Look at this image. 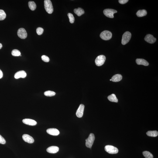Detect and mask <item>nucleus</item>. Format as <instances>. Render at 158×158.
Returning a JSON list of instances; mask_svg holds the SVG:
<instances>
[{
    "instance_id": "6",
    "label": "nucleus",
    "mask_w": 158,
    "mask_h": 158,
    "mask_svg": "<svg viewBox=\"0 0 158 158\" xmlns=\"http://www.w3.org/2000/svg\"><path fill=\"white\" fill-rule=\"evenodd\" d=\"M106 57L104 55H100L96 59L95 62L96 65L98 66H101L103 65L106 60Z\"/></svg>"
},
{
    "instance_id": "5",
    "label": "nucleus",
    "mask_w": 158,
    "mask_h": 158,
    "mask_svg": "<svg viewBox=\"0 0 158 158\" xmlns=\"http://www.w3.org/2000/svg\"><path fill=\"white\" fill-rule=\"evenodd\" d=\"M105 151L111 154H115L118 151V148L111 145H107L105 146Z\"/></svg>"
},
{
    "instance_id": "31",
    "label": "nucleus",
    "mask_w": 158,
    "mask_h": 158,
    "mask_svg": "<svg viewBox=\"0 0 158 158\" xmlns=\"http://www.w3.org/2000/svg\"><path fill=\"white\" fill-rule=\"evenodd\" d=\"M128 1V0H118V2L120 4H124L126 3Z\"/></svg>"
},
{
    "instance_id": "29",
    "label": "nucleus",
    "mask_w": 158,
    "mask_h": 158,
    "mask_svg": "<svg viewBox=\"0 0 158 158\" xmlns=\"http://www.w3.org/2000/svg\"><path fill=\"white\" fill-rule=\"evenodd\" d=\"M41 59L44 62H46V63H47L50 61V59L49 57L45 55H43V56H42Z\"/></svg>"
},
{
    "instance_id": "2",
    "label": "nucleus",
    "mask_w": 158,
    "mask_h": 158,
    "mask_svg": "<svg viewBox=\"0 0 158 158\" xmlns=\"http://www.w3.org/2000/svg\"><path fill=\"white\" fill-rule=\"evenodd\" d=\"M95 140V136L93 133L90 134L88 138L86 139V146L87 148H91L92 147Z\"/></svg>"
},
{
    "instance_id": "11",
    "label": "nucleus",
    "mask_w": 158,
    "mask_h": 158,
    "mask_svg": "<svg viewBox=\"0 0 158 158\" xmlns=\"http://www.w3.org/2000/svg\"><path fill=\"white\" fill-rule=\"evenodd\" d=\"M23 139L25 142L30 143H33L34 142V139L32 136L27 134H24L22 136Z\"/></svg>"
},
{
    "instance_id": "10",
    "label": "nucleus",
    "mask_w": 158,
    "mask_h": 158,
    "mask_svg": "<svg viewBox=\"0 0 158 158\" xmlns=\"http://www.w3.org/2000/svg\"><path fill=\"white\" fill-rule=\"evenodd\" d=\"M144 39L146 41L150 44L155 43L156 40V38L154 37L153 35L150 34L146 35L145 36Z\"/></svg>"
},
{
    "instance_id": "24",
    "label": "nucleus",
    "mask_w": 158,
    "mask_h": 158,
    "mask_svg": "<svg viewBox=\"0 0 158 158\" xmlns=\"http://www.w3.org/2000/svg\"><path fill=\"white\" fill-rule=\"evenodd\" d=\"M6 15L4 11L0 9V21L3 20L6 17Z\"/></svg>"
},
{
    "instance_id": "1",
    "label": "nucleus",
    "mask_w": 158,
    "mask_h": 158,
    "mask_svg": "<svg viewBox=\"0 0 158 158\" xmlns=\"http://www.w3.org/2000/svg\"><path fill=\"white\" fill-rule=\"evenodd\" d=\"M45 10L49 14H51L53 12V8L51 1L50 0H45L44 1Z\"/></svg>"
},
{
    "instance_id": "23",
    "label": "nucleus",
    "mask_w": 158,
    "mask_h": 158,
    "mask_svg": "<svg viewBox=\"0 0 158 158\" xmlns=\"http://www.w3.org/2000/svg\"><path fill=\"white\" fill-rule=\"evenodd\" d=\"M143 156L146 158H153V156L151 153L149 151H144L143 152Z\"/></svg>"
},
{
    "instance_id": "14",
    "label": "nucleus",
    "mask_w": 158,
    "mask_h": 158,
    "mask_svg": "<svg viewBox=\"0 0 158 158\" xmlns=\"http://www.w3.org/2000/svg\"><path fill=\"white\" fill-rule=\"evenodd\" d=\"M26 73L24 71H18L15 74V78L16 79H18L19 78H25L26 76Z\"/></svg>"
},
{
    "instance_id": "16",
    "label": "nucleus",
    "mask_w": 158,
    "mask_h": 158,
    "mask_svg": "<svg viewBox=\"0 0 158 158\" xmlns=\"http://www.w3.org/2000/svg\"><path fill=\"white\" fill-rule=\"evenodd\" d=\"M136 62L138 65H142L145 66H148L149 64L146 60L142 59H136Z\"/></svg>"
},
{
    "instance_id": "22",
    "label": "nucleus",
    "mask_w": 158,
    "mask_h": 158,
    "mask_svg": "<svg viewBox=\"0 0 158 158\" xmlns=\"http://www.w3.org/2000/svg\"><path fill=\"white\" fill-rule=\"evenodd\" d=\"M28 5L30 9L32 11H34L36 9V4L33 1H29L28 3Z\"/></svg>"
},
{
    "instance_id": "32",
    "label": "nucleus",
    "mask_w": 158,
    "mask_h": 158,
    "mask_svg": "<svg viewBox=\"0 0 158 158\" xmlns=\"http://www.w3.org/2000/svg\"><path fill=\"white\" fill-rule=\"evenodd\" d=\"M3 75V74L2 71L0 69V79L2 78Z\"/></svg>"
},
{
    "instance_id": "4",
    "label": "nucleus",
    "mask_w": 158,
    "mask_h": 158,
    "mask_svg": "<svg viewBox=\"0 0 158 158\" xmlns=\"http://www.w3.org/2000/svg\"><path fill=\"white\" fill-rule=\"evenodd\" d=\"M132 34L130 32H125L123 35L122 40V45H125L130 40Z\"/></svg>"
},
{
    "instance_id": "27",
    "label": "nucleus",
    "mask_w": 158,
    "mask_h": 158,
    "mask_svg": "<svg viewBox=\"0 0 158 158\" xmlns=\"http://www.w3.org/2000/svg\"><path fill=\"white\" fill-rule=\"evenodd\" d=\"M68 16L69 21L70 23L71 24L74 23L75 21V18L72 14L71 13H69L68 14Z\"/></svg>"
},
{
    "instance_id": "25",
    "label": "nucleus",
    "mask_w": 158,
    "mask_h": 158,
    "mask_svg": "<svg viewBox=\"0 0 158 158\" xmlns=\"http://www.w3.org/2000/svg\"><path fill=\"white\" fill-rule=\"evenodd\" d=\"M44 94L47 96L51 97L55 95L56 93L53 91H48L45 92Z\"/></svg>"
},
{
    "instance_id": "30",
    "label": "nucleus",
    "mask_w": 158,
    "mask_h": 158,
    "mask_svg": "<svg viewBox=\"0 0 158 158\" xmlns=\"http://www.w3.org/2000/svg\"><path fill=\"white\" fill-rule=\"evenodd\" d=\"M6 143V141L4 138L0 135V143L4 144Z\"/></svg>"
},
{
    "instance_id": "21",
    "label": "nucleus",
    "mask_w": 158,
    "mask_h": 158,
    "mask_svg": "<svg viewBox=\"0 0 158 158\" xmlns=\"http://www.w3.org/2000/svg\"><path fill=\"white\" fill-rule=\"evenodd\" d=\"M146 134L149 136L155 137L158 135V132L156 131H149L146 133Z\"/></svg>"
},
{
    "instance_id": "19",
    "label": "nucleus",
    "mask_w": 158,
    "mask_h": 158,
    "mask_svg": "<svg viewBox=\"0 0 158 158\" xmlns=\"http://www.w3.org/2000/svg\"><path fill=\"white\" fill-rule=\"evenodd\" d=\"M147 14V12L144 9L139 10L136 13V15L138 17H142L145 16Z\"/></svg>"
},
{
    "instance_id": "20",
    "label": "nucleus",
    "mask_w": 158,
    "mask_h": 158,
    "mask_svg": "<svg viewBox=\"0 0 158 158\" xmlns=\"http://www.w3.org/2000/svg\"><path fill=\"white\" fill-rule=\"evenodd\" d=\"M108 99L110 101L112 102L118 103V100L115 94H112L109 96Z\"/></svg>"
},
{
    "instance_id": "13",
    "label": "nucleus",
    "mask_w": 158,
    "mask_h": 158,
    "mask_svg": "<svg viewBox=\"0 0 158 158\" xmlns=\"http://www.w3.org/2000/svg\"><path fill=\"white\" fill-rule=\"evenodd\" d=\"M22 122L23 123L30 126H35L37 125V122L34 120L29 119V118H25L23 120Z\"/></svg>"
},
{
    "instance_id": "7",
    "label": "nucleus",
    "mask_w": 158,
    "mask_h": 158,
    "mask_svg": "<svg viewBox=\"0 0 158 158\" xmlns=\"http://www.w3.org/2000/svg\"><path fill=\"white\" fill-rule=\"evenodd\" d=\"M117 12V11L112 9H106L103 11V13L106 16L111 18H113L114 17V14Z\"/></svg>"
},
{
    "instance_id": "33",
    "label": "nucleus",
    "mask_w": 158,
    "mask_h": 158,
    "mask_svg": "<svg viewBox=\"0 0 158 158\" xmlns=\"http://www.w3.org/2000/svg\"><path fill=\"white\" fill-rule=\"evenodd\" d=\"M2 44L0 43V49L2 48Z\"/></svg>"
},
{
    "instance_id": "12",
    "label": "nucleus",
    "mask_w": 158,
    "mask_h": 158,
    "mask_svg": "<svg viewBox=\"0 0 158 158\" xmlns=\"http://www.w3.org/2000/svg\"><path fill=\"white\" fill-rule=\"evenodd\" d=\"M46 131L49 134L54 136H57L60 133L58 130L55 128H50L47 129Z\"/></svg>"
},
{
    "instance_id": "8",
    "label": "nucleus",
    "mask_w": 158,
    "mask_h": 158,
    "mask_svg": "<svg viewBox=\"0 0 158 158\" xmlns=\"http://www.w3.org/2000/svg\"><path fill=\"white\" fill-rule=\"evenodd\" d=\"M17 35L22 39H25L27 37V34L25 29L23 28L19 29L17 32Z\"/></svg>"
},
{
    "instance_id": "17",
    "label": "nucleus",
    "mask_w": 158,
    "mask_h": 158,
    "mask_svg": "<svg viewBox=\"0 0 158 158\" xmlns=\"http://www.w3.org/2000/svg\"><path fill=\"white\" fill-rule=\"evenodd\" d=\"M122 78V76L121 74H116L113 76L111 79V81L114 82H117L121 81Z\"/></svg>"
},
{
    "instance_id": "34",
    "label": "nucleus",
    "mask_w": 158,
    "mask_h": 158,
    "mask_svg": "<svg viewBox=\"0 0 158 158\" xmlns=\"http://www.w3.org/2000/svg\"><path fill=\"white\" fill-rule=\"evenodd\" d=\"M110 81H112V80H111V79H110Z\"/></svg>"
},
{
    "instance_id": "3",
    "label": "nucleus",
    "mask_w": 158,
    "mask_h": 158,
    "mask_svg": "<svg viewBox=\"0 0 158 158\" xmlns=\"http://www.w3.org/2000/svg\"><path fill=\"white\" fill-rule=\"evenodd\" d=\"M112 33L108 31H105L102 32L100 35V37L104 40H109L112 38Z\"/></svg>"
},
{
    "instance_id": "15",
    "label": "nucleus",
    "mask_w": 158,
    "mask_h": 158,
    "mask_svg": "<svg viewBox=\"0 0 158 158\" xmlns=\"http://www.w3.org/2000/svg\"><path fill=\"white\" fill-rule=\"evenodd\" d=\"M59 150V148L56 146H51L47 149V151L50 153H57Z\"/></svg>"
},
{
    "instance_id": "9",
    "label": "nucleus",
    "mask_w": 158,
    "mask_h": 158,
    "mask_svg": "<svg viewBox=\"0 0 158 158\" xmlns=\"http://www.w3.org/2000/svg\"><path fill=\"white\" fill-rule=\"evenodd\" d=\"M84 105L83 104H81L79 107L78 109L76 115L79 118H81L82 117L84 114Z\"/></svg>"
},
{
    "instance_id": "28",
    "label": "nucleus",
    "mask_w": 158,
    "mask_h": 158,
    "mask_svg": "<svg viewBox=\"0 0 158 158\" xmlns=\"http://www.w3.org/2000/svg\"><path fill=\"white\" fill-rule=\"evenodd\" d=\"M44 29L41 27H39L36 29V32L37 34L39 35H41L43 33Z\"/></svg>"
},
{
    "instance_id": "26",
    "label": "nucleus",
    "mask_w": 158,
    "mask_h": 158,
    "mask_svg": "<svg viewBox=\"0 0 158 158\" xmlns=\"http://www.w3.org/2000/svg\"><path fill=\"white\" fill-rule=\"evenodd\" d=\"M21 54L20 52L19 51L16 49L13 50L12 52V54L14 56H19Z\"/></svg>"
},
{
    "instance_id": "18",
    "label": "nucleus",
    "mask_w": 158,
    "mask_h": 158,
    "mask_svg": "<svg viewBox=\"0 0 158 158\" xmlns=\"http://www.w3.org/2000/svg\"><path fill=\"white\" fill-rule=\"evenodd\" d=\"M74 13L78 16H81L83 14H84L85 13L84 10L81 8L75 9L74 10Z\"/></svg>"
}]
</instances>
